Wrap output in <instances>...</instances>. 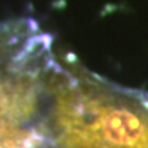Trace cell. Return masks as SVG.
Instances as JSON below:
<instances>
[{"label":"cell","mask_w":148,"mask_h":148,"mask_svg":"<svg viewBox=\"0 0 148 148\" xmlns=\"http://www.w3.org/2000/svg\"><path fill=\"white\" fill-rule=\"evenodd\" d=\"M56 65L53 36L36 21L0 23V123H41Z\"/></svg>","instance_id":"obj_2"},{"label":"cell","mask_w":148,"mask_h":148,"mask_svg":"<svg viewBox=\"0 0 148 148\" xmlns=\"http://www.w3.org/2000/svg\"><path fill=\"white\" fill-rule=\"evenodd\" d=\"M41 127L47 148H148V91L110 82L59 53Z\"/></svg>","instance_id":"obj_1"},{"label":"cell","mask_w":148,"mask_h":148,"mask_svg":"<svg viewBox=\"0 0 148 148\" xmlns=\"http://www.w3.org/2000/svg\"><path fill=\"white\" fill-rule=\"evenodd\" d=\"M0 148H47L41 123L32 125L0 123Z\"/></svg>","instance_id":"obj_3"}]
</instances>
